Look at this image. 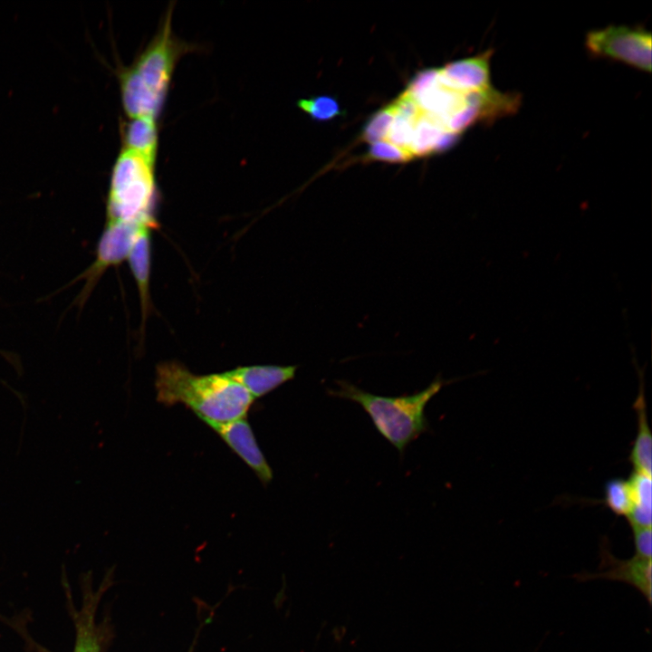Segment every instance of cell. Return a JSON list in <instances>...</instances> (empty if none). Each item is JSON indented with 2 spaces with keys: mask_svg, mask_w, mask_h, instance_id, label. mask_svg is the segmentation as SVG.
<instances>
[{
  "mask_svg": "<svg viewBox=\"0 0 652 652\" xmlns=\"http://www.w3.org/2000/svg\"><path fill=\"white\" fill-rule=\"evenodd\" d=\"M157 398L183 403L204 422L225 423L245 417L254 398L225 373L195 375L182 364L164 362L156 371Z\"/></svg>",
  "mask_w": 652,
  "mask_h": 652,
  "instance_id": "obj_1",
  "label": "cell"
},
{
  "mask_svg": "<svg viewBox=\"0 0 652 652\" xmlns=\"http://www.w3.org/2000/svg\"><path fill=\"white\" fill-rule=\"evenodd\" d=\"M188 46L172 34L171 9L134 62L119 73L121 101L129 118L158 116L175 65Z\"/></svg>",
  "mask_w": 652,
  "mask_h": 652,
  "instance_id": "obj_2",
  "label": "cell"
},
{
  "mask_svg": "<svg viewBox=\"0 0 652 652\" xmlns=\"http://www.w3.org/2000/svg\"><path fill=\"white\" fill-rule=\"evenodd\" d=\"M445 383L439 376L425 389L412 395L384 397L367 392L347 380H337L331 397L359 404L378 432L402 455L407 446L429 428L425 408Z\"/></svg>",
  "mask_w": 652,
  "mask_h": 652,
  "instance_id": "obj_3",
  "label": "cell"
},
{
  "mask_svg": "<svg viewBox=\"0 0 652 652\" xmlns=\"http://www.w3.org/2000/svg\"><path fill=\"white\" fill-rule=\"evenodd\" d=\"M157 197L154 164L122 148L110 176L106 221L156 222Z\"/></svg>",
  "mask_w": 652,
  "mask_h": 652,
  "instance_id": "obj_4",
  "label": "cell"
},
{
  "mask_svg": "<svg viewBox=\"0 0 652 652\" xmlns=\"http://www.w3.org/2000/svg\"><path fill=\"white\" fill-rule=\"evenodd\" d=\"M146 225L157 226L158 223L106 221L97 244L94 262L72 281L75 283L85 280L82 290L75 300L79 308L84 305L104 272L127 260L137 235Z\"/></svg>",
  "mask_w": 652,
  "mask_h": 652,
  "instance_id": "obj_5",
  "label": "cell"
},
{
  "mask_svg": "<svg viewBox=\"0 0 652 652\" xmlns=\"http://www.w3.org/2000/svg\"><path fill=\"white\" fill-rule=\"evenodd\" d=\"M585 44L593 55L651 72V34L643 28L610 25L593 30L587 34Z\"/></svg>",
  "mask_w": 652,
  "mask_h": 652,
  "instance_id": "obj_6",
  "label": "cell"
},
{
  "mask_svg": "<svg viewBox=\"0 0 652 652\" xmlns=\"http://www.w3.org/2000/svg\"><path fill=\"white\" fill-rule=\"evenodd\" d=\"M601 562L595 572H579L573 577L579 581L609 580L627 583L634 587L648 604L652 599L651 559L637 553L627 560L615 557L608 549L602 548Z\"/></svg>",
  "mask_w": 652,
  "mask_h": 652,
  "instance_id": "obj_7",
  "label": "cell"
},
{
  "mask_svg": "<svg viewBox=\"0 0 652 652\" xmlns=\"http://www.w3.org/2000/svg\"><path fill=\"white\" fill-rule=\"evenodd\" d=\"M206 424L254 470L263 483L268 484L273 479V470L244 417L225 423Z\"/></svg>",
  "mask_w": 652,
  "mask_h": 652,
  "instance_id": "obj_8",
  "label": "cell"
},
{
  "mask_svg": "<svg viewBox=\"0 0 652 652\" xmlns=\"http://www.w3.org/2000/svg\"><path fill=\"white\" fill-rule=\"evenodd\" d=\"M493 51L447 63L438 69L439 79L446 85L462 91H486L491 84L490 59Z\"/></svg>",
  "mask_w": 652,
  "mask_h": 652,
  "instance_id": "obj_9",
  "label": "cell"
},
{
  "mask_svg": "<svg viewBox=\"0 0 652 652\" xmlns=\"http://www.w3.org/2000/svg\"><path fill=\"white\" fill-rule=\"evenodd\" d=\"M296 369V365H254L238 367L224 373L241 384L254 398H256L292 379Z\"/></svg>",
  "mask_w": 652,
  "mask_h": 652,
  "instance_id": "obj_10",
  "label": "cell"
},
{
  "mask_svg": "<svg viewBox=\"0 0 652 652\" xmlns=\"http://www.w3.org/2000/svg\"><path fill=\"white\" fill-rule=\"evenodd\" d=\"M154 225L144 226L137 235L128 255V263L136 281L142 313V325L150 308V237Z\"/></svg>",
  "mask_w": 652,
  "mask_h": 652,
  "instance_id": "obj_11",
  "label": "cell"
},
{
  "mask_svg": "<svg viewBox=\"0 0 652 652\" xmlns=\"http://www.w3.org/2000/svg\"><path fill=\"white\" fill-rule=\"evenodd\" d=\"M460 135L446 130L422 112L417 120L408 151L414 157H426L443 152L454 146Z\"/></svg>",
  "mask_w": 652,
  "mask_h": 652,
  "instance_id": "obj_12",
  "label": "cell"
},
{
  "mask_svg": "<svg viewBox=\"0 0 652 652\" xmlns=\"http://www.w3.org/2000/svg\"><path fill=\"white\" fill-rule=\"evenodd\" d=\"M639 378V393L634 403L638 416V433L634 440L629 460L635 471L651 475L652 471V437L647 422V407L644 395V370L634 360Z\"/></svg>",
  "mask_w": 652,
  "mask_h": 652,
  "instance_id": "obj_13",
  "label": "cell"
},
{
  "mask_svg": "<svg viewBox=\"0 0 652 652\" xmlns=\"http://www.w3.org/2000/svg\"><path fill=\"white\" fill-rule=\"evenodd\" d=\"M122 139L123 149L136 152L154 164L158 145L156 120L130 118L123 128Z\"/></svg>",
  "mask_w": 652,
  "mask_h": 652,
  "instance_id": "obj_14",
  "label": "cell"
},
{
  "mask_svg": "<svg viewBox=\"0 0 652 652\" xmlns=\"http://www.w3.org/2000/svg\"><path fill=\"white\" fill-rule=\"evenodd\" d=\"M633 506L627 516L631 528H651L652 482L651 475L634 471L628 480Z\"/></svg>",
  "mask_w": 652,
  "mask_h": 652,
  "instance_id": "obj_15",
  "label": "cell"
},
{
  "mask_svg": "<svg viewBox=\"0 0 652 652\" xmlns=\"http://www.w3.org/2000/svg\"><path fill=\"white\" fill-rule=\"evenodd\" d=\"M605 503L616 514L628 516L633 502L628 481L612 479L605 486Z\"/></svg>",
  "mask_w": 652,
  "mask_h": 652,
  "instance_id": "obj_16",
  "label": "cell"
},
{
  "mask_svg": "<svg viewBox=\"0 0 652 652\" xmlns=\"http://www.w3.org/2000/svg\"><path fill=\"white\" fill-rule=\"evenodd\" d=\"M394 117L395 110L392 104L378 110L363 127L361 139L374 143L386 139Z\"/></svg>",
  "mask_w": 652,
  "mask_h": 652,
  "instance_id": "obj_17",
  "label": "cell"
},
{
  "mask_svg": "<svg viewBox=\"0 0 652 652\" xmlns=\"http://www.w3.org/2000/svg\"><path fill=\"white\" fill-rule=\"evenodd\" d=\"M297 105L317 121L330 120L340 114L339 103L330 96L302 99Z\"/></svg>",
  "mask_w": 652,
  "mask_h": 652,
  "instance_id": "obj_18",
  "label": "cell"
},
{
  "mask_svg": "<svg viewBox=\"0 0 652 652\" xmlns=\"http://www.w3.org/2000/svg\"><path fill=\"white\" fill-rule=\"evenodd\" d=\"M413 158V156L388 141H377L371 144L367 153V159L379 160L389 163H405Z\"/></svg>",
  "mask_w": 652,
  "mask_h": 652,
  "instance_id": "obj_19",
  "label": "cell"
},
{
  "mask_svg": "<svg viewBox=\"0 0 652 652\" xmlns=\"http://www.w3.org/2000/svg\"><path fill=\"white\" fill-rule=\"evenodd\" d=\"M416 121L400 115H395L386 139H388V142L408 151Z\"/></svg>",
  "mask_w": 652,
  "mask_h": 652,
  "instance_id": "obj_20",
  "label": "cell"
},
{
  "mask_svg": "<svg viewBox=\"0 0 652 652\" xmlns=\"http://www.w3.org/2000/svg\"><path fill=\"white\" fill-rule=\"evenodd\" d=\"M437 74L438 69H427L419 72L411 80L406 91L413 98H416L435 82Z\"/></svg>",
  "mask_w": 652,
  "mask_h": 652,
  "instance_id": "obj_21",
  "label": "cell"
},
{
  "mask_svg": "<svg viewBox=\"0 0 652 652\" xmlns=\"http://www.w3.org/2000/svg\"><path fill=\"white\" fill-rule=\"evenodd\" d=\"M635 553L651 559L652 533L651 528H632Z\"/></svg>",
  "mask_w": 652,
  "mask_h": 652,
  "instance_id": "obj_22",
  "label": "cell"
},
{
  "mask_svg": "<svg viewBox=\"0 0 652 652\" xmlns=\"http://www.w3.org/2000/svg\"><path fill=\"white\" fill-rule=\"evenodd\" d=\"M74 652H98V644L91 639L80 638Z\"/></svg>",
  "mask_w": 652,
  "mask_h": 652,
  "instance_id": "obj_23",
  "label": "cell"
}]
</instances>
